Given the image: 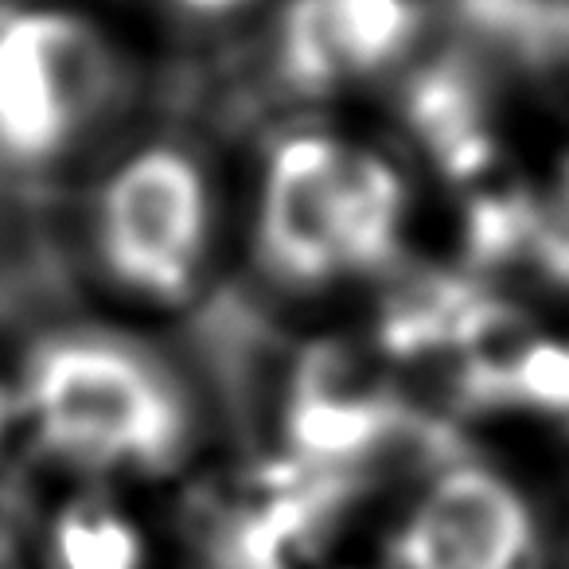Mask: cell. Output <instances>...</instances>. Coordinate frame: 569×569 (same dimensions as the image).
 <instances>
[{
	"label": "cell",
	"instance_id": "1",
	"mask_svg": "<svg viewBox=\"0 0 569 569\" xmlns=\"http://www.w3.org/2000/svg\"><path fill=\"white\" fill-rule=\"evenodd\" d=\"M28 406L43 441L87 465L160 468L183 445V410L141 356L98 340H63L36 356Z\"/></svg>",
	"mask_w": 569,
	"mask_h": 569
},
{
	"label": "cell",
	"instance_id": "2",
	"mask_svg": "<svg viewBox=\"0 0 569 569\" xmlns=\"http://www.w3.org/2000/svg\"><path fill=\"white\" fill-rule=\"evenodd\" d=\"M113 59L71 12L20 9L0 17V149L40 164L106 106Z\"/></svg>",
	"mask_w": 569,
	"mask_h": 569
},
{
	"label": "cell",
	"instance_id": "3",
	"mask_svg": "<svg viewBox=\"0 0 569 569\" xmlns=\"http://www.w3.org/2000/svg\"><path fill=\"white\" fill-rule=\"evenodd\" d=\"M207 242V188L172 149L133 157L102 196V250L121 281L149 297L188 293Z\"/></svg>",
	"mask_w": 569,
	"mask_h": 569
},
{
	"label": "cell",
	"instance_id": "4",
	"mask_svg": "<svg viewBox=\"0 0 569 569\" xmlns=\"http://www.w3.org/2000/svg\"><path fill=\"white\" fill-rule=\"evenodd\" d=\"M398 561L402 569H535V527L511 483L460 465L410 515Z\"/></svg>",
	"mask_w": 569,
	"mask_h": 569
},
{
	"label": "cell",
	"instance_id": "5",
	"mask_svg": "<svg viewBox=\"0 0 569 569\" xmlns=\"http://www.w3.org/2000/svg\"><path fill=\"white\" fill-rule=\"evenodd\" d=\"M340 152L332 137H293L273 152L261 191V250L297 284L343 273L340 258Z\"/></svg>",
	"mask_w": 569,
	"mask_h": 569
},
{
	"label": "cell",
	"instance_id": "6",
	"mask_svg": "<svg viewBox=\"0 0 569 569\" xmlns=\"http://www.w3.org/2000/svg\"><path fill=\"white\" fill-rule=\"evenodd\" d=\"M413 32V0H293L281 20V63L297 87L320 94L382 71Z\"/></svg>",
	"mask_w": 569,
	"mask_h": 569
},
{
	"label": "cell",
	"instance_id": "7",
	"mask_svg": "<svg viewBox=\"0 0 569 569\" xmlns=\"http://www.w3.org/2000/svg\"><path fill=\"white\" fill-rule=\"evenodd\" d=\"M395 421V395L363 356L328 343L301 359L289 402V441L305 465L325 468L363 457Z\"/></svg>",
	"mask_w": 569,
	"mask_h": 569
},
{
	"label": "cell",
	"instance_id": "8",
	"mask_svg": "<svg viewBox=\"0 0 569 569\" xmlns=\"http://www.w3.org/2000/svg\"><path fill=\"white\" fill-rule=\"evenodd\" d=\"M410 121L429 157L445 168V176L472 183L491 172L496 144L483 121L480 90L472 87L468 74L452 67L421 74L410 90Z\"/></svg>",
	"mask_w": 569,
	"mask_h": 569
},
{
	"label": "cell",
	"instance_id": "9",
	"mask_svg": "<svg viewBox=\"0 0 569 569\" xmlns=\"http://www.w3.org/2000/svg\"><path fill=\"white\" fill-rule=\"evenodd\" d=\"M406 191L398 172L375 152H340V258L343 273L390 261L402 222Z\"/></svg>",
	"mask_w": 569,
	"mask_h": 569
},
{
	"label": "cell",
	"instance_id": "10",
	"mask_svg": "<svg viewBox=\"0 0 569 569\" xmlns=\"http://www.w3.org/2000/svg\"><path fill=\"white\" fill-rule=\"evenodd\" d=\"M56 553L63 569H137L141 542L133 527L102 507L79 503L59 519Z\"/></svg>",
	"mask_w": 569,
	"mask_h": 569
},
{
	"label": "cell",
	"instance_id": "11",
	"mask_svg": "<svg viewBox=\"0 0 569 569\" xmlns=\"http://www.w3.org/2000/svg\"><path fill=\"white\" fill-rule=\"evenodd\" d=\"M511 402H527L569 421V343L538 340L530 348L515 375Z\"/></svg>",
	"mask_w": 569,
	"mask_h": 569
},
{
	"label": "cell",
	"instance_id": "12",
	"mask_svg": "<svg viewBox=\"0 0 569 569\" xmlns=\"http://www.w3.org/2000/svg\"><path fill=\"white\" fill-rule=\"evenodd\" d=\"M188 12H203V17H211V12H227L234 9L238 0H180Z\"/></svg>",
	"mask_w": 569,
	"mask_h": 569
}]
</instances>
